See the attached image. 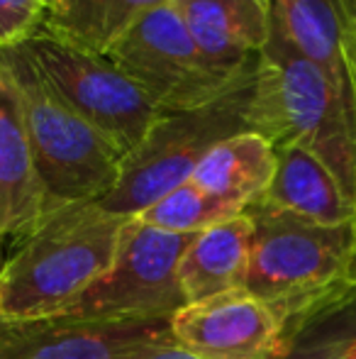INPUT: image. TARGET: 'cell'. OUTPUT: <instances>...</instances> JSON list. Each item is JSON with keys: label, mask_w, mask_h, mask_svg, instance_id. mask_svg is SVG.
Listing matches in <instances>:
<instances>
[{"label": "cell", "mask_w": 356, "mask_h": 359, "mask_svg": "<svg viewBox=\"0 0 356 359\" xmlns=\"http://www.w3.org/2000/svg\"><path fill=\"white\" fill-rule=\"evenodd\" d=\"M127 220L98 201L49 210L0 266V320L64 316L115 264Z\"/></svg>", "instance_id": "6da1fadb"}, {"label": "cell", "mask_w": 356, "mask_h": 359, "mask_svg": "<svg viewBox=\"0 0 356 359\" xmlns=\"http://www.w3.org/2000/svg\"><path fill=\"white\" fill-rule=\"evenodd\" d=\"M249 128L278 147L315 154L356 205V125L337 81L293 47L276 18L257 62Z\"/></svg>", "instance_id": "7a4b0ae2"}, {"label": "cell", "mask_w": 356, "mask_h": 359, "mask_svg": "<svg viewBox=\"0 0 356 359\" xmlns=\"http://www.w3.org/2000/svg\"><path fill=\"white\" fill-rule=\"evenodd\" d=\"M22 100L24 125L49 205L100 201L118 186L124 154L44 81L22 44L0 49Z\"/></svg>", "instance_id": "3957f363"}, {"label": "cell", "mask_w": 356, "mask_h": 359, "mask_svg": "<svg viewBox=\"0 0 356 359\" xmlns=\"http://www.w3.org/2000/svg\"><path fill=\"white\" fill-rule=\"evenodd\" d=\"M257 62L259 57L210 103L159 115L142 142L124 156L118 186L98 203L115 215H139L169 191L193 179L200 161L220 142L252 133L249 105L257 83Z\"/></svg>", "instance_id": "277c9868"}, {"label": "cell", "mask_w": 356, "mask_h": 359, "mask_svg": "<svg viewBox=\"0 0 356 359\" xmlns=\"http://www.w3.org/2000/svg\"><path fill=\"white\" fill-rule=\"evenodd\" d=\"M244 213L254 222L244 288L273 313L280 325L349 279L354 222L318 225L266 203L249 205Z\"/></svg>", "instance_id": "5b68a950"}, {"label": "cell", "mask_w": 356, "mask_h": 359, "mask_svg": "<svg viewBox=\"0 0 356 359\" xmlns=\"http://www.w3.org/2000/svg\"><path fill=\"white\" fill-rule=\"evenodd\" d=\"M195 235H176L129 217L115 264L64 316L110 323L171 320L188 306L178 266Z\"/></svg>", "instance_id": "8992f818"}, {"label": "cell", "mask_w": 356, "mask_h": 359, "mask_svg": "<svg viewBox=\"0 0 356 359\" xmlns=\"http://www.w3.org/2000/svg\"><path fill=\"white\" fill-rule=\"evenodd\" d=\"M22 49L44 81L81 118L113 140L124 156L142 142L149 128L164 113L108 57L73 47L44 27L27 39Z\"/></svg>", "instance_id": "52a82bcc"}, {"label": "cell", "mask_w": 356, "mask_h": 359, "mask_svg": "<svg viewBox=\"0 0 356 359\" xmlns=\"http://www.w3.org/2000/svg\"><path fill=\"white\" fill-rule=\"evenodd\" d=\"M108 59L127 74L164 113L210 103L244 72L242 69L237 74H222L210 67L171 3L144 13L115 42Z\"/></svg>", "instance_id": "ba28073f"}, {"label": "cell", "mask_w": 356, "mask_h": 359, "mask_svg": "<svg viewBox=\"0 0 356 359\" xmlns=\"http://www.w3.org/2000/svg\"><path fill=\"white\" fill-rule=\"evenodd\" d=\"M178 350L171 320L110 323L73 316L0 320V359H154Z\"/></svg>", "instance_id": "9c48e42d"}, {"label": "cell", "mask_w": 356, "mask_h": 359, "mask_svg": "<svg viewBox=\"0 0 356 359\" xmlns=\"http://www.w3.org/2000/svg\"><path fill=\"white\" fill-rule=\"evenodd\" d=\"M171 335L178 350L195 359L280 355V323L247 288L188 303L171 318Z\"/></svg>", "instance_id": "30bf717a"}, {"label": "cell", "mask_w": 356, "mask_h": 359, "mask_svg": "<svg viewBox=\"0 0 356 359\" xmlns=\"http://www.w3.org/2000/svg\"><path fill=\"white\" fill-rule=\"evenodd\" d=\"M52 210L34 164L22 100L0 62V240L24 237Z\"/></svg>", "instance_id": "8fae6325"}, {"label": "cell", "mask_w": 356, "mask_h": 359, "mask_svg": "<svg viewBox=\"0 0 356 359\" xmlns=\"http://www.w3.org/2000/svg\"><path fill=\"white\" fill-rule=\"evenodd\" d=\"M203 57L222 74H237L271 37V0H171Z\"/></svg>", "instance_id": "7c38bea8"}, {"label": "cell", "mask_w": 356, "mask_h": 359, "mask_svg": "<svg viewBox=\"0 0 356 359\" xmlns=\"http://www.w3.org/2000/svg\"><path fill=\"white\" fill-rule=\"evenodd\" d=\"M271 10L293 47L344 90L356 52V0H271Z\"/></svg>", "instance_id": "4fadbf2b"}, {"label": "cell", "mask_w": 356, "mask_h": 359, "mask_svg": "<svg viewBox=\"0 0 356 359\" xmlns=\"http://www.w3.org/2000/svg\"><path fill=\"white\" fill-rule=\"evenodd\" d=\"M252 245L254 222L247 213L198 232L178 266L185 301H208L247 286Z\"/></svg>", "instance_id": "5bb4252c"}, {"label": "cell", "mask_w": 356, "mask_h": 359, "mask_svg": "<svg viewBox=\"0 0 356 359\" xmlns=\"http://www.w3.org/2000/svg\"><path fill=\"white\" fill-rule=\"evenodd\" d=\"M257 203H266L318 225H349L356 213L354 201L344 194L337 176L300 147L276 149L273 179Z\"/></svg>", "instance_id": "9a60e30c"}, {"label": "cell", "mask_w": 356, "mask_h": 359, "mask_svg": "<svg viewBox=\"0 0 356 359\" xmlns=\"http://www.w3.org/2000/svg\"><path fill=\"white\" fill-rule=\"evenodd\" d=\"M278 359H356V281L344 279L280 325Z\"/></svg>", "instance_id": "2e32d148"}, {"label": "cell", "mask_w": 356, "mask_h": 359, "mask_svg": "<svg viewBox=\"0 0 356 359\" xmlns=\"http://www.w3.org/2000/svg\"><path fill=\"white\" fill-rule=\"evenodd\" d=\"M276 171V149L257 133H242L225 140L200 161L193 184L227 203L244 210L264 198Z\"/></svg>", "instance_id": "e0dca14e"}, {"label": "cell", "mask_w": 356, "mask_h": 359, "mask_svg": "<svg viewBox=\"0 0 356 359\" xmlns=\"http://www.w3.org/2000/svg\"><path fill=\"white\" fill-rule=\"evenodd\" d=\"M166 3L171 0H52L44 29L73 47L108 57L144 13Z\"/></svg>", "instance_id": "ac0fdd59"}, {"label": "cell", "mask_w": 356, "mask_h": 359, "mask_svg": "<svg viewBox=\"0 0 356 359\" xmlns=\"http://www.w3.org/2000/svg\"><path fill=\"white\" fill-rule=\"evenodd\" d=\"M237 215L242 213L229 208L227 203L218 201L215 196H210L208 191H203L193 181H185V184L169 191L157 203L149 205L147 210H142V213L134 217H139L142 222H147V225L164 232L198 235V232Z\"/></svg>", "instance_id": "d6986e66"}, {"label": "cell", "mask_w": 356, "mask_h": 359, "mask_svg": "<svg viewBox=\"0 0 356 359\" xmlns=\"http://www.w3.org/2000/svg\"><path fill=\"white\" fill-rule=\"evenodd\" d=\"M47 20L42 0H0V49H10L32 39Z\"/></svg>", "instance_id": "ffe728a7"}, {"label": "cell", "mask_w": 356, "mask_h": 359, "mask_svg": "<svg viewBox=\"0 0 356 359\" xmlns=\"http://www.w3.org/2000/svg\"><path fill=\"white\" fill-rule=\"evenodd\" d=\"M344 93H347L349 105H352L354 125H356V52H354V57L349 59L347 76H344ZM349 279L356 281V213H354V255H352V266H349Z\"/></svg>", "instance_id": "44dd1931"}, {"label": "cell", "mask_w": 356, "mask_h": 359, "mask_svg": "<svg viewBox=\"0 0 356 359\" xmlns=\"http://www.w3.org/2000/svg\"><path fill=\"white\" fill-rule=\"evenodd\" d=\"M154 359H195V357L185 355V352H180V350H169V352H164V355H159Z\"/></svg>", "instance_id": "7402d4cb"}, {"label": "cell", "mask_w": 356, "mask_h": 359, "mask_svg": "<svg viewBox=\"0 0 356 359\" xmlns=\"http://www.w3.org/2000/svg\"><path fill=\"white\" fill-rule=\"evenodd\" d=\"M44 5H47V10H49V5H52V0H42Z\"/></svg>", "instance_id": "603a6c76"}]
</instances>
